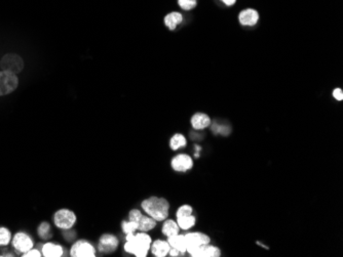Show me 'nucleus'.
I'll use <instances>...</instances> for the list:
<instances>
[{"label":"nucleus","instance_id":"obj_1","mask_svg":"<svg viewBox=\"0 0 343 257\" xmlns=\"http://www.w3.org/2000/svg\"><path fill=\"white\" fill-rule=\"evenodd\" d=\"M151 246V238L145 231L134 235V232L127 233V243L124 250L138 257H145Z\"/></svg>","mask_w":343,"mask_h":257},{"label":"nucleus","instance_id":"obj_2","mask_svg":"<svg viewBox=\"0 0 343 257\" xmlns=\"http://www.w3.org/2000/svg\"><path fill=\"white\" fill-rule=\"evenodd\" d=\"M142 208L156 221H164L169 215L170 204L165 198L151 197L142 202Z\"/></svg>","mask_w":343,"mask_h":257},{"label":"nucleus","instance_id":"obj_3","mask_svg":"<svg viewBox=\"0 0 343 257\" xmlns=\"http://www.w3.org/2000/svg\"><path fill=\"white\" fill-rule=\"evenodd\" d=\"M0 66L2 68V71L10 72L17 75L24 69V61H23V58L20 55L16 53H8L2 57Z\"/></svg>","mask_w":343,"mask_h":257},{"label":"nucleus","instance_id":"obj_4","mask_svg":"<svg viewBox=\"0 0 343 257\" xmlns=\"http://www.w3.org/2000/svg\"><path fill=\"white\" fill-rule=\"evenodd\" d=\"M19 79L16 74L2 71L0 72V97L9 95L17 89Z\"/></svg>","mask_w":343,"mask_h":257},{"label":"nucleus","instance_id":"obj_5","mask_svg":"<svg viewBox=\"0 0 343 257\" xmlns=\"http://www.w3.org/2000/svg\"><path fill=\"white\" fill-rule=\"evenodd\" d=\"M75 221V214L68 209H61L55 214V224L60 229L69 230L74 226Z\"/></svg>","mask_w":343,"mask_h":257},{"label":"nucleus","instance_id":"obj_6","mask_svg":"<svg viewBox=\"0 0 343 257\" xmlns=\"http://www.w3.org/2000/svg\"><path fill=\"white\" fill-rule=\"evenodd\" d=\"M186 252L193 257H219L221 255V251L218 247L212 246L209 244L199 247L187 248Z\"/></svg>","mask_w":343,"mask_h":257},{"label":"nucleus","instance_id":"obj_7","mask_svg":"<svg viewBox=\"0 0 343 257\" xmlns=\"http://www.w3.org/2000/svg\"><path fill=\"white\" fill-rule=\"evenodd\" d=\"M95 254V248L86 241H78L71 250V255L74 257H94Z\"/></svg>","mask_w":343,"mask_h":257},{"label":"nucleus","instance_id":"obj_8","mask_svg":"<svg viewBox=\"0 0 343 257\" xmlns=\"http://www.w3.org/2000/svg\"><path fill=\"white\" fill-rule=\"evenodd\" d=\"M184 236H185V240H186L187 248L202 246V245L210 244V241H211L210 237L205 235V233H202V232H189V233H186V235H184Z\"/></svg>","mask_w":343,"mask_h":257},{"label":"nucleus","instance_id":"obj_9","mask_svg":"<svg viewBox=\"0 0 343 257\" xmlns=\"http://www.w3.org/2000/svg\"><path fill=\"white\" fill-rule=\"evenodd\" d=\"M193 166V162L191 157L186 154H181L176 156L172 160V167L175 171L178 172H185L191 169Z\"/></svg>","mask_w":343,"mask_h":257},{"label":"nucleus","instance_id":"obj_10","mask_svg":"<svg viewBox=\"0 0 343 257\" xmlns=\"http://www.w3.org/2000/svg\"><path fill=\"white\" fill-rule=\"evenodd\" d=\"M259 20V14L256 9L247 8L242 10L238 15V21L243 26H255Z\"/></svg>","mask_w":343,"mask_h":257},{"label":"nucleus","instance_id":"obj_11","mask_svg":"<svg viewBox=\"0 0 343 257\" xmlns=\"http://www.w3.org/2000/svg\"><path fill=\"white\" fill-rule=\"evenodd\" d=\"M118 246V240L112 235H103L100 238L99 250L103 253H111L115 251Z\"/></svg>","mask_w":343,"mask_h":257},{"label":"nucleus","instance_id":"obj_12","mask_svg":"<svg viewBox=\"0 0 343 257\" xmlns=\"http://www.w3.org/2000/svg\"><path fill=\"white\" fill-rule=\"evenodd\" d=\"M13 244H14V247L19 252H22V253H25L26 251L30 250L33 246V242L31 238L24 232L17 233L14 238Z\"/></svg>","mask_w":343,"mask_h":257},{"label":"nucleus","instance_id":"obj_13","mask_svg":"<svg viewBox=\"0 0 343 257\" xmlns=\"http://www.w3.org/2000/svg\"><path fill=\"white\" fill-rule=\"evenodd\" d=\"M191 125L197 130L204 129L211 125V119L207 114L203 113H197L192 116L191 118Z\"/></svg>","mask_w":343,"mask_h":257},{"label":"nucleus","instance_id":"obj_14","mask_svg":"<svg viewBox=\"0 0 343 257\" xmlns=\"http://www.w3.org/2000/svg\"><path fill=\"white\" fill-rule=\"evenodd\" d=\"M168 238H169L168 243L170 244V246L172 248L178 250L181 254H184L186 252L187 245H186V240L184 235H179V233H176V235L168 237Z\"/></svg>","mask_w":343,"mask_h":257},{"label":"nucleus","instance_id":"obj_15","mask_svg":"<svg viewBox=\"0 0 343 257\" xmlns=\"http://www.w3.org/2000/svg\"><path fill=\"white\" fill-rule=\"evenodd\" d=\"M165 25L170 29V30H175L180 24H182L183 22V16L180 13H177V11H173V13H171L169 15H167L165 17Z\"/></svg>","mask_w":343,"mask_h":257},{"label":"nucleus","instance_id":"obj_16","mask_svg":"<svg viewBox=\"0 0 343 257\" xmlns=\"http://www.w3.org/2000/svg\"><path fill=\"white\" fill-rule=\"evenodd\" d=\"M150 247H151V251H152L153 255H155L157 257H165L171 249L170 244L168 242H165L162 240L155 241L152 244V246H150Z\"/></svg>","mask_w":343,"mask_h":257},{"label":"nucleus","instance_id":"obj_17","mask_svg":"<svg viewBox=\"0 0 343 257\" xmlns=\"http://www.w3.org/2000/svg\"><path fill=\"white\" fill-rule=\"evenodd\" d=\"M42 254L47 257H60L63 255V248L59 245L48 243L43 245Z\"/></svg>","mask_w":343,"mask_h":257},{"label":"nucleus","instance_id":"obj_18","mask_svg":"<svg viewBox=\"0 0 343 257\" xmlns=\"http://www.w3.org/2000/svg\"><path fill=\"white\" fill-rule=\"evenodd\" d=\"M156 226V220L150 216H143L138 223V230L141 231H148L154 229Z\"/></svg>","mask_w":343,"mask_h":257},{"label":"nucleus","instance_id":"obj_19","mask_svg":"<svg viewBox=\"0 0 343 257\" xmlns=\"http://www.w3.org/2000/svg\"><path fill=\"white\" fill-rule=\"evenodd\" d=\"M179 226L174 220H167L165 221L163 227V233L167 237L174 236L176 233H179Z\"/></svg>","mask_w":343,"mask_h":257},{"label":"nucleus","instance_id":"obj_20","mask_svg":"<svg viewBox=\"0 0 343 257\" xmlns=\"http://www.w3.org/2000/svg\"><path fill=\"white\" fill-rule=\"evenodd\" d=\"M186 144H187L186 138L184 137V135H182L180 133L175 134L173 137L171 138V142H170L171 149L174 150V151H176V150H178L180 148L185 147Z\"/></svg>","mask_w":343,"mask_h":257},{"label":"nucleus","instance_id":"obj_21","mask_svg":"<svg viewBox=\"0 0 343 257\" xmlns=\"http://www.w3.org/2000/svg\"><path fill=\"white\" fill-rule=\"evenodd\" d=\"M177 219H178L177 224H178L179 228L182 229V230H189V229H191L194 225H196V221H197V218L194 217L192 214L189 215V216L180 217V218H177Z\"/></svg>","mask_w":343,"mask_h":257},{"label":"nucleus","instance_id":"obj_22","mask_svg":"<svg viewBox=\"0 0 343 257\" xmlns=\"http://www.w3.org/2000/svg\"><path fill=\"white\" fill-rule=\"evenodd\" d=\"M179 6L184 10H191L198 5V0H178Z\"/></svg>","mask_w":343,"mask_h":257},{"label":"nucleus","instance_id":"obj_23","mask_svg":"<svg viewBox=\"0 0 343 257\" xmlns=\"http://www.w3.org/2000/svg\"><path fill=\"white\" fill-rule=\"evenodd\" d=\"M38 235L42 239H49L51 237V227L48 223H42L38 228Z\"/></svg>","mask_w":343,"mask_h":257},{"label":"nucleus","instance_id":"obj_24","mask_svg":"<svg viewBox=\"0 0 343 257\" xmlns=\"http://www.w3.org/2000/svg\"><path fill=\"white\" fill-rule=\"evenodd\" d=\"M121 227H122V230L125 233H130V232H134L135 231L138 230V223H136V221H133V220L123 221Z\"/></svg>","mask_w":343,"mask_h":257},{"label":"nucleus","instance_id":"obj_25","mask_svg":"<svg viewBox=\"0 0 343 257\" xmlns=\"http://www.w3.org/2000/svg\"><path fill=\"white\" fill-rule=\"evenodd\" d=\"M10 241V232L7 229L0 228V245H7Z\"/></svg>","mask_w":343,"mask_h":257},{"label":"nucleus","instance_id":"obj_26","mask_svg":"<svg viewBox=\"0 0 343 257\" xmlns=\"http://www.w3.org/2000/svg\"><path fill=\"white\" fill-rule=\"evenodd\" d=\"M192 214V208L189 205H183L181 206L178 211H177V218L184 217V216H189Z\"/></svg>","mask_w":343,"mask_h":257},{"label":"nucleus","instance_id":"obj_27","mask_svg":"<svg viewBox=\"0 0 343 257\" xmlns=\"http://www.w3.org/2000/svg\"><path fill=\"white\" fill-rule=\"evenodd\" d=\"M130 220H133V221H136V223H139V220L140 218L142 217V213L140 212V210H137V209H134L132 210V211L130 212Z\"/></svg>","mask_w":343,"mask_h":257},{"label":"nucleus","instance_id":"obj_28","mask_svg":"<svg viewBox=\"0 0 343 257\" xmlns=\"http://www.w3.org/2000/svg\"><path fill=\"white\" fill-rule=\"evenodd\" d=\"M24 257H40L41 256V253L38 251V250H35V249H30L28 251H26L24 253V255H23Z\"/></svg>","mask_w":343,"mask_h":257},{"label":"nucleus","instance_id":"obj_29","mask_svg":"<svg viewBox=\"0 0 343 257\" xmlns=\"http://www.w3.org/2000/svg\"><path fill=\"white\" fill-rule=\"evenodd\" d=\"M333 97L337 100V101H342L343 100V92L341 88H336L333 91Z\"/></svg>","mask_w":343,"mask_h":257},{"label":"nucleus","instance_id":"obj_30","mask_svg":"<svg viewBox=\"0 0 343 257\" xmlns=\"http://www.w3.org/2000/svg\"><path fill=\"white\" fill-rule=\"evenodd\" d=\"M220 1H222L227 6H231L236 2V0H220Z\"/></svg>","mask_w":343,"mask_h":257},{"label":"nucleus","instance_id":"obj_31","mask_svg":"<svg viewBox=\"0 0 343 257\" xmlns=\"http://www.w3.org/2000/svg\"><path fill=\"white\" fill-rule=\"evenodd\" d=\"M169 253H170V255H171V256H174V257L179 256V255L181 254V253H180L178 250H176V249H174V248H172V247H171V249H170Z\"/></svg>","mask_w":343,"mask_h":257}]
</instances>
